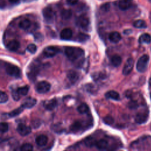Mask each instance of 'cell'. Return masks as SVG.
<instances>
[{"label": "cell", "mask_w": 151, "mask_h": 151, "mask_svg": "<svg viewBox=\"0 0 151 151\" xmlns=\"http://www.w3.org/2000/svg\"><path fill=\"white\" fill-rule=\"evenodd\" d=\"M64 52L67 58L73 62L80 59L84 55V50L76 47H67L65 48Z\"/></svg>", "instance_id": "cell-1"}, {"label": "cell", "mask_w": 151, "mask_h": 151, "mask_svg": "<svg viewBox=\"0 0 151 151\" xmlns=\"http://www.w3.org/2000/svg\"><path fill=\"white\" fill-rule=\"evenodd\" d=\"M5 68V71L8 75L17 78L21 77V70L16 65L11 64H6Z\"/></svg>", "instance_id": "cell-2"}, {"label": "cell", "mask_w": 151, "mask_h": 151, "mask_svg": "<svg viewBox=\"0 0 151 151\" xmlns=\"http://www.w3.org/2000/svg\"><path fill=\"white\" fill-rule=\"evenodd\" d=\"M149 60V57L146 54L143 55L142 57H140L136 64L137 70L140 73L145 72L147 68Z\"/></svg>", "instance_id": "cell-3"}, {"label": "cell", "mask_w": 151, "mask_h": 151, "mask_svg": "<svg viewBox=\"0 0 151 151\" xmlns=\"http://www.w3.org/2000/svg\"><path fill=\"white\" fill-rule=\"evenodd\" d=\"M51 84L46 81H41L38 82L35 86V90L40 94H45L50 91Z\"/></svg>", "instance_id": "cell-4"}, {"label": "cell", "mask_w": 151, "mask_h": 151, "mask_svg": "<svg viewBox=\"0 0 151 151\" xmlns=\"http://www.w3.org/2000/svg\"><path fill=\"white\" fill-rule=\"evenodd\" d=\"M60 52V49L54 46L46 47L43 50V54L48 58L52 57Z\"/></svg>", "instance_id": "cell-5"}, {"label": "cell", "mask_w": 151, "mask_h": 151, "mask_svg": "<svg viewBox=\"0 0 151 151\" xmlns=\"http://www.w3.org/2000/svg\"><path fill=\"white\" fill-rule=\"evenodd\" d=\"M43 17L47 22H52L54 20L55 14L53 10L50 7H45L42 10Z\"/></svg>", "instance_id": "cell-6"}, {"label": "cell", "mask_w": 151, "mask_h": 151, "mask_svg": "<svg viewBox=\"0 0 151 151\" xmlns=\"http://www.w3.org/2000/svg\"><path fill=\"white\" fill-rule=\"evenodd\" d=\"M134 65V60L132 58H129L126 61V63L124 64V65L123 67V68L122 70V73L124 76H127L129 74L131 71H132V69L133 68Z\"/></svg>", "instance_id": "cell-7"}, {"label": "cell", "mask_w": 151, "mask_h": 151, "mask_svg": "<svg viewBox=\"0 0 151 151\" xmlns=\"http://www.w3.org/2000/svg\"><path fill=\"white\" fill-rule=\"evenodd\" d=\"M17 132L22 136H27L31 132V127L23 123H19L17 126Z\"/></svg>", "instance_id": "cell-8"}, {"label": "cell", "mask_w": 151, "mask_h": 151, "mask_svg": "<svg viewBox=\"0 0 151 151\" xmlns=\"http://www.w3.org/2000/svg\"><path fill=\"white\" fill-rule=\"evenodd\" d=\"M76 24L78 27L85 29L89 25V19L85 16H80L77 18Z\"/></svg>", "instance_id": "cell-9"}, {"label": "cell", "mask_w": 151, "mask_h": 151, "mask_svg": "<svg viewBox=\"0 0 151 151\" xmlns=\"http://www.w3.org/2000/svg\"><path fill=\"white\" fill-rule=\"evenodd\" d=\"M148 118L147 111H142L138 113L135 117V122L138 124H142L145 123Z\"/></svg>", "instance_id": "cell-10"}, {"label": "cell", "mask_w": 151, "mask_h": 151, "mask_svg": "<svg viewBox=\"0 0 151 151\" xmlns=\"http://www.w3.org/2000/svg\"><path fill=\"white\" fill-rule=\"evenodd\" d=\"M67 77L69 81L74 84L75 83L79 78V74L74 70H69L67 73Z\"/></svg>", "instance_id": "cell-11"}, {"label": "cell", "mask_w": 151, "mask_h": 151, "mask_svg": "<svg viewBox=\"0 0 151 151\" xmlns=\"http://www.w3.org/2000/svg\"><path fill=\"white\" fill-rule=\"evenodd\" d=\"M37 103V100L35 99L32 97H28L24 100L23 101L22 106L26 109H31Z\"/></svg>", "instance_id": "cell-12"}, {"label": "cell", "mask_w": 151, "mask_h": 151, "mask_svg": "<svg viewBox=\"0 0 151 151\" xmlns=\"http://www.w3.org/2000/svg\"><path fill=\"white\" fill-rule=\"evenodd\" d=\"M60 35L61 39L64 40H68L72 37L73 31L70 28H64L61 31Z\"/></svg>", "instance_id": "cell-13"}, {"label": "cell", "mask_w": 151, "mask_h": 151, "mask_svg": "<svg viewBox=\"0 0 151 151\" xmlns=\"http://www.w3.org/2000/svg\"><path fill=\"white\" fill-rule=\"evenodd\" d=\"M39 69H38V67L37 65L34 64L32 66H31V68L29 69V72L28 73V77L32 81H34V80L35 79V77L38 73Z\"/></svg>", "instance_id": "cell-14"}, {"label": "cell", "mask_w": 151, "mask_h": 151, "mask_svg": "<svg viewBox=\"0 0 151 151\" xmlns=\"http://www.w3.org/2000/svg\"><path fill=\"white\" fill-rule=\"evenodd\" d=\"M20 47V43L18 41L13 40L10 41L6 45L7 48L11 51H17Z\"/></svg>", "instance_id": "cell-15"}, {"label": "cell", "mask_w": 151, "mask_h": 151, "mask_svg": "<svg viewBox=\"0 0 151 151\" xmlns=\"http://www.w3.org/2000/svg\"><path fill=\"white\" fill-rule=\"evenodd\" d=\"M48 142V137L44 134L38 135L35 139V143L39 146H45Z\"/></svg>", "instance_id": "cell-16"}, {"label": "cell", "mask_w": 151, "mask_h": 151, "mask_svg": "<svg viewBox=\"0 0 151 151\" xmlns=\"http://www.w3.org/2000/svg\"><path fill=\"white\" fill-rule=\"evenodd\" d=\"M122 38L121 35L120 34L119 32H117V31H114V32H111V33H110L109 35V40L113 43H117L118 42H119L120 41Z\"/></svg>", "instance_id": "cell-17"}, {"label": "cell", "mask_w": 151, "mask_h": 151, "mask_svg": "<svg viewBox=\"0 0 151 151\" xmlns=\"http://www.w3.org/2000/svg\"><path fill=\"white\" fill-rule=\"evenodd\" d=\"M57 105V101L55 99H51L44 103V106L47 110H52Z\"/></svg>", "instance_id": "cell-18"}, {"label": "cell", "mask_w": 151, "mask_h": 151, "mask_svg": "<svg viewBox=\"0 0 151 151\" xmlns=\"http://www.w3.org/2000/svg\"><path fill=\"white\" fill-rule=\"evenodd\" d=\"M105 97L109 99H112L114 100H120V95L119 94L114 90H110L107 91L105 94Z\"/></svg>", "instance_id": "cell-19"}, {"label": "cell", "mask_w": 151, "mask_h": 151, "mask_svg": "<svg viewBox=\"0 0 151 151\" xmlns=\"http://www.w3.org/2000/svg\"><path fill=\"white\" fill-rule=\"evenodd\" d=\"M132 5L131 1L127 0H120L118 4L119 8L122 10H127Z\"/></svg>", "instance_id": "cell-20"}, {"label": "cell", "mask_w": 151, "mask_h": 151, "mask_svg": "<svg viewBox=\"0 0 151 151\" xmlns=\"http://www.w3.org/2000/svg\"><path fill=\"white\" fill-rule=\"evenodd\" d=\"M122 61L121 57L117 54L113 55L111 58V63L114 67H119Z\"/></svg>", "instance_id": "cell-21"}, {"label": "cell", "mask_w": 151, "mask_h": 151, "mask_svg": "<svg viewBox=\"0 0 151 151\" xmlns=\"http://www.w3.org/2000/svg\"><path fill=\"white\" fill-rule=\"evenodd\" d=\"M95 146L98 149L104 150L108 147V142L104 139H100L96 142Z\"/></svg>", "instance_id": "cell-22"}, {"label": "cell", "mask_w": 151, "mask_h": 151, "mask_svg": "<svg viewBox=\"0 0 151 151\" xmlns=\"http://www.w3.org/2000/svg\"><path fill=\"white\" fill-rule=\"evenodd\" d=\"M139 42L140 44H149L151 42V36L147 33L142 34L139 38Z\"/></svg>", "instance_id": "cell-23"}, {"label": "cell", "mask_w": 151, "mask_h": 151, "mask_svg": "<svg viewBox=\"0 0 151 151\" xmlns=\"http://www.w3.org/2000/svg\"><path fill=\"white\" fill-rule=\"evenodd\" d=\"M31 21L29 19H25L19 22L18 26L21 29L25 30L28 29L31 27Z\"/></svg>", "instance_id": "cell-24"}, {"label": "cell", "mask_w": 151, "mask_h": 151, "mask_svg": "<svg viewBox=\"0 0 151 151\" xmlns=\"http://www.w3.org/2000/svg\"><path fill=\"white\" fill-rule=\"evenodd\" d=\"M24 109H25V108L21 105L19 107H18L17 109H16L11 111V112H9L8 114V116L9 117H11V118L16 117V116H18L19 114H21L22 113Z\"/></svg>", "instance_id": "cell-25"}, {"label": "cell", "mask_w": 151, "mask_h": 151, "mask_svg": "<svg viewBox=\"0 0 151 151\" xmlns=\"http://www.w3.org/2000/svg\"><path fill=\"white\" fill-rule=\"evenodd\" d=\"M82 123L81 121H76L71 126H70V129L72 132H77L80 130L82 128Z\"/></svg>", "instance_id": "cell-26"}, {"label": "cell", "mask_w": 151, "mask_h": 151, "mask_svg": "<svg viewBox=\"0 0 151 151\" xmlns=\"http://www.w3.org/2000/svg\"><path fill=\"white\" fill-rule=\"evenodd\" d=\"M77 111L80 114H85L89 110V107L86 103H81L77 107Z\"/></svg>", "instance_id": "cell-27"}, {"label": "cell", "mask_w": 151, "mask_h": 151, "mask_svg": "<svg viewBox=\"0 0 151 151\" xmlns=\"http://www.w3.org/2000/svg\"><path fill=\"white\" fill-rule=\"evenodd\" d=\"M96 143V142L95 139L91 136H88L84 140V145L87 147H91L95 146Z\"/></svg>", "instance_id": "cell-28"}, {"label": "cell", "mask_w": 151, "mask_h": 151, "mask_svg": "<svg viewBox=\"0 0 151 151\" xmlns=\"http://www.w3.org/2000/svg\"><path fill=\"white\" fill-rule=\"evenodd\" d=\"M133 26L137 28H145L147 27V25L145 21L138 19L133 22Z\"/></svg>", "instance_id": "cell-29"}, {"label": "cell", "mask_w": 151, "mask_h": 151, "mask_svg": "<svg viewBox=\"0 0 151 151\" xmlns=\"http://www.w3.org/2000/svg\"><path fill=\"white\" fill-rule=\"evenodd\" d=\"M61 16L63 19H68L72 16V12L70 9H63L61 12Z\"/></svg>", "instance_id": "cell-30"}, {"label": "cell", "mask_w": 151, "mask_h": 151, "mask_svg": "<svg viewBox=\"0 0 151 151\" xmlns=\"http://www.w3.org/2000/svg\"><path fill=\"white\" fill-rule=\"evenodd\" d=\"M17 91L20 96H25L27 94L29 91V86H25L18 87L17 88Z\"/></svg>", "instance_id": "cell-31"}, {"label": "cell", "mask_w": 151, "mask_h": 151, "mask_svg": "<svg viewBox=\"0 0 151 151\" xmlns=\"http://www.w3.org/2000/svg\"><path fill=\"white\" fill-rule=\"evenodd\" d=\"M89 35L83 34V33H79L77 35V40L79 42H85L89 39Z\"/></svg>", "instance_id": "cell-32"}, {"label": "cell", "mask_w": 151, "mask_h": 151, "mask_svg": "<svg viewBox=\"0 0 151 151\" xmlns=\"http://www.w3.org/2000/svg\"><path fill=\"white\" fill-rule=\"evenodd\" d=\"M20 150L22 151H31L33 150V146L31 144L26 143L21 146Z\"/></svg>", "instance_id": "cell-33"}, {"label": "cell", "mask_w": 151, "mask_h": 151, "mask_svg": "<svg viewBox=\"0 0 151 151\" xmlns=\"http://www.w3.org/2000/svg\"><path fill=\"white\" fill-rule=\"evenodd\" d=\"M9 129V125L6 122H1L0 124V132L1 133H6Z\"/></svg>", "instance_id": "cell-34"}, {"label": "cell", "mask_w": 151, "mask_h": 151, "mask_svg": "<svg viewBox=\"0 0 151 151\" xmlns=\"http://www.w3.org/2000/svg\"><path fill=\"white\" fill-rule=\"evenodd\" d=\"M8 100V96L5 92L1 91L0 94V103L1 104L6 103Z\"/></svg>", "instance_id": "cell-35"}, {"label": "cell", "mask_w": 151, "mask_h": 151, "mask_svg": "<svg viewBox=\"0 0 151 151\" xmlns=\"http://www.w3.org/2000/svg\"><path fill=\"white\" fill-rule=\"evenodd\" d=\"M37 49V46L34 44H29L27 47V50L31 54H34L36 52Z\"/></svg>", "instance_id": "cell-36"}, {"label": "cell", "mask_w": 151, "mask_h": 151, "mask_svg": "<svg viewBox=\"0 0 151 151\" xmlns=\"http://www.w3.org/2000/svg\"><path fill=\"white\" fill-rule=\"evenodd\" d=\"M103 122L105 124H108V125H111L114 122V119L113 118L110 116H107L104 117L103 119Z\"/></svg>", "instance_id": "cell-37"}, {"label": "cell", "mask_w": 151, "mask_h": 151, "mask_svg": "<svg viewBox=\"0 0 151 151\" xmlns=\"http://www.w3.org/2000/svg\"><path fill=\"white\" fill-rule=\"evenodd\" d=\"M11 94H12V98L14 100L18 101V100H19L20 95L18 93V92L17 91V89H13L12 91Z\"/></svg>", "instance_id": "cell-38"}, {"label": "cell", "mask_w": 151, "mask_h": 151, "mask_svg": "<svg viewBox=\"0 0 151 151\" xmlns=\"http://www.w3.org/2000/svg\"><path fill=\"white\" fill-rule=\"evenodd\" d=\"M34 39L37 42H41L44 39L43 38V35L41 33L37 32V33L34 34Z\"/></svg>", "instance_id": "cell-39"}, {"label": "cell", "mask_w": 151, "mask_h": 151, "mask_svg": "<svg viewBox=\"0 0 151 151\" xmlns=\"http://www.w3.org/2000/svg\"><path fill=\"white\" fill-rule=\"evenodd\" d=\"M138 104L136 101L132 100L129 103V107L130 109H136L137 107Z\"/></svg>", "instance_id": "cell-40"}, {"label": "cell", "mask_w": 151, "mask_h": 151, "mask_svg": "<svg viewBox=\"0 0 151 151\" xmlns=\"http://www.w3.org/2000/svg\"><path fill=\"white\" fill-rule=\"evenodd\" d=\"M41 124V122L39 121V120H34L32 123H31V125L32 126L34 127V128H37L38 127H39Z\"/></svg>", "instance_id": "cell-41"}, {"label": "cell", "mask_w": 151, "mask_h": 151, "mask_svg": "<svg viewBox=\"0 0 151 151\" xmlns=\"http://www.w3.org/2000/svg\"><path fill=\"white\" fill-rule=\"evenodd\" d=\"M78 0H66V2L70 5H74L78 2Z\"/></svg>", "instance_id": "cell-42"}, {"label": "cell", "mask_w": 151, "mask_h": 151, "mask_svg": "<svg viewBox=\"0 0 151 151\" xmlns=\"http://www.w3.org/2000/svg\"><path fill=\"white\" fill-rule=\"evenodd\" d=\"M9 2H12V3H14V2H18L19 0H8Z\"/></svg>", "instance_id": "cell-43"}, {"label": "cell", "mask_w": 151, "mask_h": 151, "mask_svg": "<svg viewBox=\"0 0 151 151\" xmlns=\"http://www.w3.org/2000/svg\"><path fill=\"white\" fill-rule=\"evenodd\" d=\"M149 85L151 86V78L149 79Z\"/></svg>", "instance_id": "cell-44"}, {"label": "cell", "mask_w": 151, "mask_h": 151, "mask_svg": "<svg viewBox=\"0 0 151 151\" xmlns=\"http://www.w3.org/2000/svg\"><path fill=\"white\" fill-rule=\"evenodd\" d=\"M150 20H151V13H150Z\"/></svg>", "instance_id": "cell-45"}, {"label": "cell", "mask_w": 151, "mask_h": 151, "mask_svg": "<svg viewBox=\"0 0 151 151\" xmlns=\"http://www.w3.org/2000/svg\"><path fill=\"white\" fill-rule=\"evenodd\" d=\"M127 1H132V0H127Z\"/></svg>", "instance_id": "cell-46"}, {"label": "cell", "mask_w": 151, "mask_h": 151, "mask_svg": "<svg viewBox=\"0 0 151 151\" xmlns=\"http://www.w3.org/2000/svg\"><path fill=\"white\" fill-rule=\"evenodd\" d=\"M150 98H151V93H150Z\"/></svg>", "instance_id": "cell-47"}, {"label": "cell", "mask_w": 151, "mask_h": 151, "mask_svg": "<svg viewBox=\"0 0 151 151\" xmlns=\"http://www.w3.org/2000/svg\"><path fill=\"white\" fill-rule=\"evenodd\" d=\"M150 1V2H151V0H149Z\"/></svg>", "instance_id": "cell-48"}]
</instances>
